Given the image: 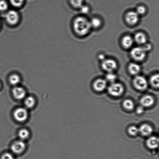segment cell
Listing matches in <instances>:
<instances>
[{
	"instance_id": "4fadbf2b",
	"label": "cell",
	"mask_w": 159,
	"mask_h": 159,
	"mask_svg": "<svg viewBox=\"0 0 159 159\" xmlns=\"http://www.w3.org/2000/svg\"><path fill=\"white\" fill-rule=\"evenodd\" d=\"M139 129V132H140L143 136H148L151 135L153 132L152 126L148 124H143L140 126Z\"/></svg>"
},
{
	"instance_id": "7a4b0ae2",
	"label": "cell",
	"mask_w": 159,
	"mask_h": 159,
	"mask_svg": "<svg viewBox=\"0 0 159 159\" xmlns=\"http://www.w3.org/2000/svg\"><path fill=\"white\" fill-rule=\"evenodd\" d=\"M5 17L8 24L11 26L18 24L20 19L19 14L15 10L8 11L6 13Z\"/></svg>"
},
{
	"instance_id": "8992f818",
	"label": "cell",
	"mask_w": 159,
	"mask_h": 159,
	"mask_svg": "<svg viewBox=\"0 0 159 159\" xmlns=\"http://www.w3.org/2000/svg\"><path fill=\"white\" fill-rule=\"evenodd\" d=\"M134 86L138 90H144L147 88L148 83L144 77L141 76H137L133 80Z\"/></svg>"
},
{
	"instance_id": "e0dca14e",
	"label": "cell",
	"mask_w": 159,
	"mask_h": 159,
	"mask_svg": "<svg viewBox=\"0 0 159 159\" xmlns=\"http://www.w3.org/2000/svg\"><path fill=\"white\" fill-rule=\"evenodd\" d=\"M133 39L130 36H125L122 39V46L126 49H128V48L131 47L133 44Z\"/></svg>"
},
{
	"instance_id": "9c48e42d",
	"label": "cell",
	"mask_w": 159,
	"mask_h": 159,
	"mask_svg": "<svg viewBox=\"0 0 159 159\" xmlns=\"http://www.w3.org/2000/svg\"><path fill=\"white\" fill-rule=\"evenodd\" d=\"M125 20L128 24L134 25L138 23L139 20V15L136 12H129L126 14Z\"/></svg>"
},
{
	"instance_id": "ffe728a7",
	"label": "cell",
	"mask_w": 159,
	"mask_h": 159,
	"mask_svg": "<svg viewBox=\"0 0 159 159\" xmlns=\"http://www.w3.org/2000/svg\"><path fill=\"white\" fill-rule=\"evenodd\" d=\"M30 133L29 131L26 129H22L19 132L18 136L21 141H24L27 139L29 136Z\"/></svg>"
},
{
	"instance_id": "4316f807",
	"label": "cell",
	"mask_w": 159,
	"mask_h": 159,
	"mask_svg": "<svg viewBox=\"0 0 159 159\" xmlns=\"http://www.w3.org/2000/svg\"><path fill=\"white\" fill-rule=\"evenodd\" d=\"M8 8V4L7 2L4 0L0 1V11H5Z\"/></svg>"
},
{
	"instance_id": "7c38bea8",
	"label": "cell",
	"mask_w": 159,
	"mask_h": 159,
	"mask_svg": "<svg viewBox=\"0 0 159 159\" xmlns=\"http://www.w3.org/2000/svg\"><path fill=\"white\" fill-rule=\"evenodd\" d=\"M140 102L143 107H149L153 105L155 99L150 95H145L141 98Z\"/></svg>"
},
{
	"instance_id": "e575fe53",
	"label": "cell",
	"mask_w": 159,
	"mask_h": 159,
	"mask_svg": "<svg viewBox=\"0 0 159 159\" xmlns=\"http://www.w3.org/2000/svg\"><path fill=\"white\" fill-rule=\"evenodd\" d=\"M1 83H0V89H1Z\"/></svg>"
},
{
	"instance_id": "30bf717a",
	"label": "cell",
	"mask_w": 159,
	"mask_h": 159,
	"mask_svg": "<svg viewBox=\"0 0 159 159\" xmlns=\"http://www.w3.org/2000/svg\"><path fill=\"white\" fill-rule=\"evenodd\" d=\"M12 94L16 99L21 100L25 97V90L22 87H15L12 90Z\"/></svg>"
},
{
	"instance_id": "4dcf8cb0",
	"label": "cell",
	"mask_w": 159,
	"mask_h": 159,
	"mask_svg": "<svg viewBox=\"0 0 159 159\" xmlns=\"http://www.w3.org/2000/svg\"><path fill=\"white\" fill-rule=\"evenodd\" d=\"M1 159H15L13 156L9 153H5L2 156Z\"/></svg>"
},
{
	"instance_id": "cb8c5ba5",
	"label": "cell",
	"mask_w": 159,
	"mask_h": 159,
	"mask_svg": "<svg viewBox=\"0 0 159 159\" xmlns=\"http://www.w3.org/2000/svg\"><path fill=\"white\" fill-rule=\"evenodd\" d=\"M70 2L73 7L77 8H80L83 5V0H70Z\"/></svg>"
},
{
	"instance_id": "836d02e7",
	"label": "cell",
	"mask_w": 159,
	"mask_h": 159,
	"mask_svg": "<svg viewBox=\"0 0 159 159\" xmlns=\"http://www.w3.org/2000/svg\"><path fill=\"white\" fill-rule=\"evenodd\" d=\"M99 59L100 60L103 61L105 60V56H104L103 54H100V55L99 56Z\"/></svg>"
},
{
	"instance_id": "44dd1931",
	"label": "cell",
	"mask_w": 159,
	"mask_h": 159,
	"mask_svg": "<svg viewBox=\"0 0 159 159\" xmlns=\"http://www.w3.org/2000/svg\"><path fill=\"white\" fill-rule=\"evenodd\" d=\"M150 82L151 85L155 88H158L159 86V77L158 74L154 75L151 77Z\"/></svg>"
},
{
	"instance_id": "5bb4252c",
	"label": "cell",
	"mask_w": 159,
	"mask_h": 159,
	"mask_svg": "<svg viewBox=\"0 0 159 159\" xmlns=\"http://www.w3.org/2000/svg\"><path fill=\"white\" fill-rule=\"evenodd\" d=\"M159 139L155 136L149 137L146 141V145L148 148L151 149H157L158 147Z\"/></svg>"
},
{
	"instance_id": "d6986e66",
	"label": "cell",
	"mask_w": 159,
	"mask_h": 159,
	"mask_svg": "<svg viewBox=\"0 0 159 159\" xmlns=\"http://www.w3.org/2000/svg\"><path fill=\"white\" fill-rule=\"evenodd\" d=\"M24 104L25 106V107L27 108H32L35 105V99L33 97H28L25 100Z\"/></svg>"
},
{
	"instance_id": "52a82bcc",
	"label": "cell",
	"mask_w": 159,
	"mask_h": 159,
	"mask_svg": "<svg viewBox=\"0 0 159 159\" xmlns=\"http://www.w3.org/2000/svg\"><path fill=\"white\" fill-rule=\"evenodd\" d=\"M102 67L104 70L107 72H112L116 69L117 64L115 60L112 59H105L102 61Z\"/></svg>"
},
{
	"instance_id": "f546056e",
	"label": "cell",
	"mask_w": 159,
	"mask_h": 159,
	"mask_svg": "<svg viewBox=\"0 0 159 159\" xmlns=\"http://www.w3.org/2000/svg\"><path fill=\"white\" fill-rule=\"evenodd\" d=\"M80 11L82 13L86 14L88 13L89 11V8L87 5H83L80 8Z\"/></svg>"
},
{
	"instance_id": "d590c367",
	"label": "cell",
	"mask_w": 159,
	"mask_h": 159,
	"mask_svg": "<svg viewBox=\"0 0 159 159\" xmlns=\"http://www.w3.org/2000/svg\"><path fill=\"white\" fill-rule=\"evenodd\" d=\"M0 26H1V23H0Z\"/></svg>"
},
{
	"instance_id": "ac0fdd59",
	"label": "cell",
	"mask_w": 159,
	"mask_h": 159,
	"mask_svg": "<svg viewBox=\"0 0 159 159\" xmlns=\"http://www.w3.org/2000/svg\"><path fill=\"white\" fill-rule=\"evenodd\" d=\"M9 82L11 85L14 86L18 85L20 83L21 79L20 76L16 74H12L9 77Z\"/></svg>"
},
{
	"instance_id": "1f68e13d",
	"label": "cell",
	"mask_w": 159,
	"mask_h": 159,
	"mask_svg": "<svg viewBox=\"0 0 159 159\" xmlns=\"http://www.w3.org/2000/svg\"><path fill=\"white\" fill-rule=\"evenodd\" d=\"M144 111V109L143 108V106H140L137 107L136 109L137 113L138 114H141Z\"/></svg>"
},
{
	"instance_id": "d6a6232c",
	"label": "cell",
	"mask_w": 159,
	"mask_h": 159,
	"mask_svg": "<svg viewBox=\"0 0 159 159\" xmlns=\"http://www.w3.org/2000/svg\"><path fill=\"white\" fill-rule=\"evenodd\" d=\"M143 47L146 52V51L150 50L151 48H152V46H151V45L150 44L147 43V44L145 45Z\"/></svg>"
},
{
	"instance_id": "83f0119b",
	"label": "cell",
	"mask_w": 159,
	"mask_h": 159,
	"mask_svg": "<svg viewBox=\"0 0 159 159\" xmlns=\"http://www.w3.org/2000/svg\"><path fill=\"white\" fill-rule=\"evenodd\" d=\"M106 79H107V80L113 83L116 80V75L113 74L112 72L109 73L106 75Z\"/></svg>"
},
{
	"instance_id": "5b68a950",
	"label": "cell",
	"mask_w": 159,
	"mask_h": 159,
	"mask_svg": "<svg viewBox=\"0 0 159 159\" xmlns=\"http://www.w3.org/2000/svg\"><path fill=\"white\" fill-rule=\"evenodd\" d=\"M146 51L143 47L134 48L131 51L130 54L134 60L137 61H142L146 57Z\"/></svg>"
},
{
	"instance_id": "3957f363",
	"label": "cell",
	"mask_w": 159,
	"mask_h": 159,
	"mask_svg": "<svg viewBox=\"0 0 159 159\" xmlns=\"http://www.w3.org/2000/svg\"><path fill=\"white\" fill-rule=\"evenodd\" d=\"M124 87L122 85L117 83H113L108 88L109 93L112 96H120L124 92Z\"/></svg>"
},
{
	"instance_id": "8fae6325",
	"label": "cell",
	"mask_w": 159,
	"mask_h": 159,
	"mask_svg": "<svg viewBox=\"0 0 159 159\" xmlns=\"http://www.w3.org/2000/svg\"><path fill=\"white\" fill-rule=\"evenodd\" d=\"M107 82L105 80L98 79L95 81L93 84V89L98 92L103 91L107 87Z\"/></svg>"
},
{
	"instance_id": "603a6c76",
	"label": "cell",
	"mask_w": 159,
	"mask_h": 159,
	"mask_svg": "<svg viewBox=\"0 0 159 159\" xmlns=\"http://www.w3.org/2000/svg\"><path fill=\"white\" fill-rule=\"evenodd\" d=\"M90 22L91 27H93L95 28L99 27L101 24V20L99 19V18H93Z\"/></svg>"
},
{
	"instance_id": "7402d4cb",
	"label": "cell",
	"mask_w": 159,
	"mask_h": 159,
	"mask_svg": "<svg viewBox=\"0 0 159 159\" xmlns=\"http://www.w3.org/2000/svg\"><path fill=\"white\" fill-rule=\"evenodd\" d=\"M123 106L125 108L128 110H133L134 107L133 101L130 99H126L123 102Z\"/></svg>"
},
{
	"instance_id": "277c9868",
	"label": "cell",
	"mask_w": 159,
	"mask_h": 159,
	"mask_svg": "<svg viewBox=\"0 0 159 159\" xmlns=\"http://www.w3.org/2000/svg\"><path fill=\"white\" fill-rule=\"evenodd\" d=\"M14 117L18 122H23L26 120L29 116L27 110L24 107H19L15 111Z\"/></svg>"
},
{
	"instance_id": "6da1fadb",
	"label": "cell",
	"mask_w": 159,
	"mask_h": 159,
	"mask_svg": "<svg viewBox=\"0 0 159 159\" xmlns=\"http://www.w3.org/2000/svg\"><path fill=\"white\" fill-rule=\"evenodd\" d=\"M73 27L76 33L80 36H84L88 34L91 27L90 21L86 18L79 17L75 20Z\"/></svg>"
},
{
	"instance_id": "2e32d148",
	"label": "cell",
	"mask_w": 159,
	"mask_h": 159,
	"mask_svg": "<svg viewBox=\"0 0 159 159\" xmlns=\"http://www.w3.org/2000/svg\"><path fill=\"white\" fill-rule=\"evenodd\" d=\"M129 71L132 75H138L141 71V67L138 64L131 63L129 66Z\"/></svg>"
},
{
	"instance_id": "f1b7e54d",
	"label": "cell",
	"mask_w": 159,
	"mask_h": 159,
	"mask_svg": "<svg viewBox=\"0 0 159 159\" xmlns=\"http://www.w3.org/2000/svg\"><path fill=\"white\" fill-rule=\"evenodd\" d=\"M146 8L144 6H139L136 9V12L139 15H144L146 12Z\"/></svg>"
},
{
	"instance_id": "484cf974",
	"label": "cell",
	"mask_w": 159,
	"mask_h": 159,
	"mask_svg": "<svg viewBox=\"0 0 159 159\" xmlns=\"http://www.w3.org/2000/svg\"><path fill=\"white\" fill-rule=\"evenodd\" d=\"M11 4L14 7H20L23 5L25 0H9Z\"/></svg>"
},
{
	"instance_id": "ba28073f",
	"label": "cell",
	"mask_w": 159,
	"mask_h": 159,
	"mask_svg": "<svg viewBox=\"0 0 159 159\" xmlns=\"http://www.w3.org/2000/svg\"><path fill=\"white\" fill-rule=\"evenodd\" d=\"M26 147L24 142L20 140L15 142L12 144L11 146V150L14 153L20 154L24 152Z\"/></svg>"
},
{
	"instance_id": "d4e9b609",
	"label": "cell",
	"mask_w": 159,
	"mask_h": 159,
	"mask_svg": "<svg viewBox=\"0 0 159 159\" xmlns=\"http://www.w3.org/2000/svg\"><path fill=\"white\" fill-rule=\"evenodd\" d=\"M128 132L132 136H135L139 133V129L135 126H131L128 129Z\"/></svg>"
},
{
	"instance_id": "9a60e30c",
	"label": "cell",
	"mask_w": 159,
	"mask_h": 159,
	"mask_svg": "<svg viewBox=\"0 0 159 159\" xmlns=\"http://www.w3.org/2000/svg\"><path fill=\"white\" fill-rule=\"evenodd\" d=\"M134 40L135 42L139 44H144L147 41V37L146 35L143 33L139 32L135 34Z\"/></svg>"
}]
</instances>
